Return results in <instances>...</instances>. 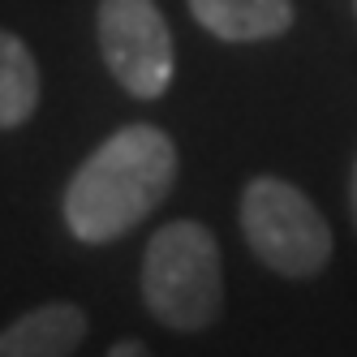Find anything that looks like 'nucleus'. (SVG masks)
Listing matches in <instances>:
<instances>
[{
  "label": "nucleus",
  "instance_id": "f257e3e1",
  "mask_svg": "<svg viewBox=\"0 0 357 357\" xmlns=\"http://www.w3.org/2000/svg\"><path fill=\"white\" fill-rule=\"evenodd\" d=\"M176 185V146L160 125H125L99 142L65 185V228L82 245L121 241Z\"/></svg>",
  "mask_w": 357,
  "mask_h": 357
},
{
  "label": "nucleus",
  "instance_id": "f03ea898",
  "mask_svg": "<svg viewBox=\"0 0 357 357\" xmlns=\"http://www.w3.org/2000/svg\"><path fill=\"white\" fill-rule=\"evenodd\" d=\"M142 301L172 331H202L220 319L224 267L207 224L172 220L155 228L142 254Z\"/></svg>",
  "mask_w": 357,
  "mask_h": 357
},
{
  "label": "nucleus",
  "instance_id": "7ed1b4c3",
  "mask_svg": "<svg viewBox=\"0 0 357 357\" xmlns=\"http://www.w3.org/2000/svg\"><path fill=\"white\" fill-rule=\"evenodd\" d=\"M241 233L254 259L275 275L310 280L331 263V228L323 211L284 176H254L241 190Z\"/></svg>",
  "mask_w": 357,
  "mask_h": 357
},
{
  "label": "nucleus",
  "instance_id": "20e7f679",
  "mask_svg": "<svg viewBox=\"0 0 357 357\" xmlns=\"http://www.w3.org/2000/svg\"><path fill=\"white\" fill-rule=\"evenodd\" d=\"M95 35L108 73L134 99H160L172 82V31L155 0H99Z\"/></svg>",
  "mask_w": 357,
  "mask_h": 357
},
{
  "label": "nucleus",
  "instance_id": "39448f33",
  "mask_svg": "<svg viewBox=\"0 0 357 357\" xmlns=\"http://www.w3.org/2000/svg\"><path fill=\"white\" fill-rule=\"evenodd\" d=\"M86 340V314L73 301H43L0 331V357H69Z\"/></svg>",
  "mask_w": 357,
  "mask_h": 357
},
{
  "label": "nucleus",
  "instance_id": "423d86ee",
  "mask_svg": "<svg viewBox=\"0 0 357 357\" xmlns=\"http://www.w3.org/2000/svg\"><path fill=\"white\" fill-rule=\"evenodd\" d=\"M190 13L224 43H259L293 26V0H190Z\"/></svg>",
  "mask_w": 357,
  "mask_h": 357
},
{
  "label": "nucleus",
  "instance_id": "0eeeda50",
  "mask_svg": "<svg viewBox=\"0 0 357 357\" xmlns=\"http://www.w3.org/2000/svg\"><path fill=\"white\" fill-rule=\"evenodd\" d=\"M39 108V65L13 31H0V130L26 125Z\"/></svg>",
  "mask_w": 357,
  "mask_h": 357
},
{
  "label": "nucleus",
  "instance_id": "6e6552de",
  "mask_svg": "<svg viewBox=\"0 0 357 357\" xmlns=\"http://www.w3.org/2000/svg\"><path fill=\"white\" fill-rule=\"evenodd\" d=\"M108 357H151V353H146V344H142V340H121V344H112V349H108Z\"/></svg>",
  "mask_w": 357,
  "mask_h": 357
},
{
  "label": "nucleus",
  "instance_id": "1a4fd4ad",
  "mask_svg": "<svg viewBox=\"0 0 357 357\" xmlns=\"http://www.w3.org/2000/svg\"><path fill=\"white\" fill-rule=\"evenodd\" d=\"M349 215H353V228H357V160H353V181H349Z\"/></svg>",
  "mask_w": 357,
  "mask_h": 357
},
{
  "label": "nucleus",
  "instance_id": "9d476101",
  "mask_svg": "<svg viewBox=\"0 0 357 357\" xmlns=\"http://www.w3.org/2000/svg\"><path fill=\"white\" fill-rule=\"evenodd\" d=\"M353 9H357V0H353Z\"/></svg>",
  "mask_w": 357,
  "mask_h": 357
}]
</instances>
